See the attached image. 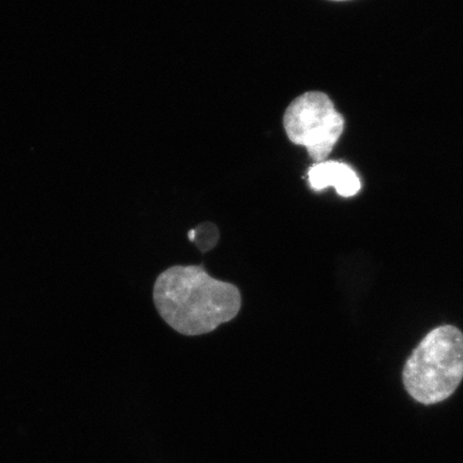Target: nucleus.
Here are the masks:
<instances>
[{"instance_id":"nucleus-5","label":"nucleus","mask_w":463,"mask_h":463,"mask_svg":"<svg viewBox=\"0 0 463 463\" xmlns=\"http://www.w3.org/2000/svg\"><path fill=\"white\" fill-rule=\"evenodd\" d=\"M335 2H344V0H335Z\"/></svg>"},{"instance_id":"nucleus-1","label":"nucleus","mask_w":463,"mask_h":463,"mask_svg":"<svg viewBox=\"0 0 463 463\" xmlns=\"http://www.w3.org/2000/svg\"><path fill=\"white\" fill-rule=\"evenodd\" d=\"M154 302L174 331L200 335L233 320L241 308V294L239 288L215 279L202 266L176 265L156 280Z\"/></svg>"},{"instance_id":"nucleus-2","label":"nucleus","mask_w":463,"mask_h":463,"mask_svg":"<svg viewBox=\"0 0 463 463\" xmlns=\"http://www.w3.org/2000/svg\"><path fill=\"white\" fill-rule=\"evenodd\" d=\"M462 379L463 334L451 326L428 334L403 368L405 390L425 405L447 401Z\"/></svg>"},{"instance_id":"nucleus-3","label":"nucleus","mask_w":463,"mask_h":463,"mask_svg":"<svg viewBox=\"0 0 463 463\" xmlns=\"http://www.w3.org/2000/svg\"><path fill=\"white\" fill-rule=\"evenodd\" d=\"M283 125L289 141L304 146L310 158L320 164L343 135L345 118L327 95L309 91L289 104Z\"/></svg>"},{"instance_id":"nucleus-4","label":"nucleus","mask_w":463,"mask_h":463,"mask_svg":"<svg viewBox=\"0 0 463 463\" xmlns=\"http://www.w3.org/2000/svg\"><path fill=\"white\" fill-rule=\"evenodd\" d=\"M308 181L316 191L333 186L344 198L354 196L362 188L361 179L354 170L338 161H323L311 166Z\"/></svg>"}]
</instances>
